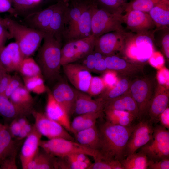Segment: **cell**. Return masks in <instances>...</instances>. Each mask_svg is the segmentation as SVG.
<instances>
[{"instance_id":"cell-13","label":"cell","mask_w":169,"mask_h":169,"mask_svg":"<svg viewBox=\"0 0 169 169\" xmlns=\"http://www.w3.org/2000/svg\"><path fill=\"white\" fill-rule=\"evenodd\" d=\"M150 120H143L134 125L127 142L125 157L132 154L145 145L152 138L154 127Z\"/></svg>"},{"instance_id":"cell-2","label":"cell","mask_w":169,"mask_h":169,"mask_svg":"<svg viewBox=\"0 0 169 169\" xmlns=\"http://www.w3.org/2000/svg\"><path fill=\"white\" fill-rule=\"evenodd\" d=\"M43 39L36 61L40 68L43 78L51 84L59 79L63 40L49 33H45Z\"/></svg>"},{"instance_id":"cell-32","label":"cell","mask_w":169,"mask_h":169,"mask_svg":"<svg viewBox=\"0 0 169 169\" xmlns=\"http://www.w3.org/2000/svg\"><path fill=\"white\" fill-rule=\"evenodd\" d=\"M29 114L22 110L4 95L0 94V115L12 120Z\"/></svg>"},{"instance_id":"cell-31","label":"cell","mask_w":169,"mask_h":169,"mask_svg":"<svg viewBox=\"0 0 169 169\" xmlns=\"http://www.w3.org/2000/svg\"><path fill=\"white\" fill-rule=\"evenodd\" d=\"M131 80L129 78L121 77L114 86L105 89L98 98L101 99L105 103L120 97L129 91Z\"/></svg>"},{"instance_id":"cell-37","label":"cell","mask_w":169,"mask_h":169,"mask_svg":"<svg viewBox=\"0 0 169 169\" xmlns=\"http://www.w3.org/2000/svg\"><path fill=\"white\" fill-rule=\"evenodd\" d=\"M129 0H96L98 7L113 14H122Z\"/></svg>"},{"instance_id":"cell-50","label":"cell","mask_w":169,"mask_h":169,"mask_svg":"<svg viewBox=\"0 0 169 169\" xmlns=\"http://www.w3.org/2000/svg\"><path fill=\"white\" fill-rule=\"evenodd\" d=\"M8 127L12 137L16 139L20 134L22 129V126L17 118L12 120Z\"/></svg>"},{"instance_id":"cell-26","label":"cell","mask_w":169,"mask_h":169,"mask_svg":"<svg viewBox=\"0 0 169 169\" xmlns=\"http://www.w3.org/2000/svg\"><path fill=\"white\" fill-rule=\"evenodd\" d=\"M69 0L58 1L49 23L48 33L62 40L64 16L65 10L69 4Z\"/></svg>"},{"instance_id":"cell-48","label":"cell","mask_w":169,"mask_h":169,"mask_svg":"<svg viewBox=\"0 0 169 169\" xmlns=\"http://www.w3.org/2000/svg\"><path fill=\"white\" fill-rule=\"evenodd\" d=\"M157 83L167 89L169 88V71L165 67L159 69L157 73Z\"/></svg>"},{"instance_id":"cell-44","label":"cell","mask_w":169,"mask_h":169,"mask_svg":"<svg viewBox=\"0 0 169 169\" xmlns=\"http://www.w3.org/2000/svg\"><path fill=\"white\" fill-rule=\"evenodd\" d=\"M98 59H99L94 50L86 56L76 62L80 64L91 72H93L95 62Z\"/></svg>"},{"instance_id":"cell-17","label":"cell","mask_w":169,"mask_h":169,"mask_svg":"<svg viewBox=\"0 0 169 169\" xmlns=\"http://www.w3.org/2000/svg\"><path fill=\"white\" fill-rule=\"evenodd\" d=\"M55 100L66 110L69 116L73 114L76 96V89L64 81H58L51 91Z\"/></svg>"},{"instance_id":"cell-1","label":"cell","mask_w":169,"mask_h":169,"mask_svg":"<svg viewBox=\"0 0 169 169\" xmlns=\"http://www.w3.org/2000/svg\"><path fill=\"white\" fill-rule=\"evenodd\" d=\"M134 125L124 126L107 121L100 125L98 151L101 158L119 161L125 158L126 145Z\"/></svg>"},{"instance_id":"cell-55","label":"cell","mask_w":169,"mask_h":169,"mask_svg":"<svg viewBox=\"0 0 169 169\" xmlns=\"http://www.w3.org/2000/svg\"><path fill=\"white\" fill-rule=\"evenodd\" d=\"M107 70V69L104 59V57L96 60L94 68V72L104 73Z\"/></svg>"},{"instance_id":"cell-19","label":"cell","mask_w":169,"mask_h":169,"mask_svg":"<svg viewBox=\"0 0 169 169\" xmlns=\"http://www.w3.org/2000/svg\"><path fill=\"white\" fill-rule=\"evenodd\" d=\"M42 136L34 125L32 131L25 138L21 149L20 159L23 169H27L29 163L38 151Z\"/></svg>"},{"instance_id":"cell-56","label":"cell","mask_w":169,"mask_h":169,"mask_svg":"<svg viewBox=\"0 0 169 169\" xmlns=\"http://www.w3.org/2000/svg\"><path fill=\"white\" fill-rule=\"evenodd\" d=\"M161 44L164 54L167 59H169V34L167 32L164 34L161 39Z\"/></svg>"},{"instance_id":"cell-30","label":"cell","mask_w":169,"mask_h":169,"mask_svg":"<svg viewBox=\"0 0 169 169\" xmlns=\"http://www.w3.org/2000/svg\"><path fill=\"white\" fill-rule=\"evenodd\" d=\"M103 113L92 112L77 115L70 122V132L74 134L79 131L95 125L97 120L102 117Z\"/></svg>"},{"instance_id":"cell-52","label":"cell","mask_w":169,"mask_h":169,"mask_svg":"<svg viewBox=\"0 0 169 169\" xmlns=\"http://www.w3.org/2000/svg\"><path fill=\"white\" fill-rule=\"evenodd\" d=\"M5 12L14 16L15 11L12 0H0V13Z\"/></svg>"},{"instance_id":"cell-22","label":"cell","mask_w":169,"mask_h":169,"mask_svg":"<svg viewBox=\"0 0 169 169\" xmlns=\"http://www.w3.org/2000/svg\"><path fill=\"white\" fill-rule=\"evenodd\" d=\"M45 108L46 115L49 118L62 125L70 132L69 116L64 108L53 97L51 91L48 88Z\"/></svg>"},{"instance_id":"cell-25","label":"cell","mask_w":169,"mask_h":169,"mask_svg":"<svg viewBox=\"0 0 169 169\" xmlns=\"http://www.w3.org/2000/svg\"><path fill=\"white\" fill-rule=\"evenodd\" d=\"M106 109L128 112L132 114L136 119L138 118V107L129 90L120 97L106 102L104 110Z\"/></svg>"},{"instance_id":"cell-14","label":"cell","mask_w":169,"mask_h":169,"mask_svg":"<svg viewBox=\"0 0 169 169\" xmlns=\"http://www.w3.org/2000/svg\"><path fill=\"white\" fill-rule=\"evenodd\" d=\"M104 59L107 69L114 71L122 77H136L142 72L143 64L132 61L116 54L105 56Z\"/></svg>"},{"instance_id":"cell-43","label":"cell","mask_w":169,"mask_h":169,"mask_svg":"<svg viewBox=\"0 0 169 169\" xmlns=\"http://www.w3.org/2000/svg\"><path fill=\"white\" fill-rule=\"evenodd\" d=\"M105 89V86L101 77L92 76L87 94L91 96H98Z\"/></svg>"},{"instance_id":"cell-5","label":"cell","mask_w":169,"mask_h":169,"mask_svg":"<svg viewBox=\"0 0 169 169\" xmlns=\"http://www.w3.org/2000/svg\"><path fill=\"white\" fill-rule=\"evenodd\" d=\"M157 84L156 78L146 76L131 80L129 91L138 107V119H142L147 113Z\"/></svg>"},{"instance_id":"cell-54","label":"cell","mask_w":169,"mask_h":169,"mask_svg":"<svg viewBox=\"0 0 169 169\" xmlns=\"http://www.w3.org/2000/svg\"><path fill=\"white\" fill-rule=\"evenodd\" d=\"M11 75L5 72L3 75L0 81V94L3 95L9 83Z\"/></svg>"},{"instance_id":"cell-23","label":"cell","mask_w":169,"mask_h":169,"mask_svg":"<svg viewBox=\"0 0 169 169\" xmlns=\"http://www.w3.org/2000/svg\"><path fill=\"white\" fill-rule=\"evenodd\" d=\"M169 89L157 83L147 112L153 123L158 121L159 115L169 106Z\"/></svg>"},{"instance_id":"cell-40","label":"cell","mask_w":169,"mask_h":169,"mask_svg":"<svg viewBox=\"0 0 169 169\" xmlns=\"http://www.w3.org/2000/svg\"><path fill=\"white\" fill-rule=\"evenodd\" d=\"M163 0H132L128 2L125 11L137 10L148 13L154 6Z\"/></svg>"},{"instance_id":"cell-7","label":"cell","mask_w":169,"mask_h":169,"mask_svg":"<svg viewBox=\"0 0 169 169\" xmlns=\"http://www.w3.org/2000/svg\"><path fill=\"white\" fill-rule=\"evenodd\" d=\"M122 15L111 13L100 8L94 2L91 18L92 35L96 38L110 32L125 31L122 25Z\"/></svg>"},{"instance_id":"cell-29","label":"cell","mask_w":169,"mask_h":169,"mask_svg":"<svg viewBox=\"0 0 169 169\" xmlns=\"http://www.w3.org/2000/svg\"><path fill=\"white\" fill-rule=\"evenodd\" d=\"M16 106L29 115L33 110L34 100L24 85L14 92L9 98Z\"/></svg>"},{"instance_id":"cell-34","label":"cell","mask_w":169,"mask_h":169,"mask_svg":"<svg viewBox=\"0 0 169 169\" xmlns=\"http://www.w3.org/2000/svg\"><path fill=\"white\" fill-rule=\"evenodd\" d=\"M104 111L107 121L114 124L124 126H129L133 125L136 119L131 113L121 110L106 109Z\"/></svg>"},{"instance_id":"cell-11","label":"cell","mask_w":169,"mask_h":169,"mask_svg":"<svg viewBox=\"0 0 169 169\" xmlns=\"http://www.w3.org/2000/svg\"><path fill=\"white\" fill-rule=\"evenodd\" d=\"M122 15L123 23L131 32L137 34L154 33L156 27L148 13L137 10L125 12Z\"/></svg>"},{"instance_id":"cell-27","label":"cell","mask_w":169,"mask_h":169,"mask_svg":"<svg viewBox=\"0 0 169 169\" xmlns=\"http://www.w3.org/2000/svg\"><path fill=\"white\" fill-rule=\"evenodd\" d=\"M158 29L168 28L169 25V0H163L148 13Z\"/></svg>"},{"instance_id":"cell-57","label":"cell","mask_w":169,"mask_h":169,"mask_svg":"<svg viewBox=\"0 0 169 169\" xmlns=\"http://www.w3.org/2000/svg\"><path fill=\"white\" fill-rule=\"evenodd\" d=\"M5 72H5L4 70L0 69V81L4 73Z\"/></svg>"},{"instance_id":"cell-33","label":"cell","mask_w":169,"mask_h":169,"mask_svg":"<svg viewBox=\"0 0 169 169\" xmlns=\"http://www.w3.org/2000/svg\"><path fill=\"white\" fill-rule=\"evenodd\" d=\"M56 157L44 150L39 149L38 151L28 164L27 169H55Z\"/></svg>"},{"instance_id":"cell-4","label":"cell","mask_w":169,"mask_h":169,"mask_svg":"<svg viewBox=\"0 0 169 169\" xmlns=\"http://www.w3.org/2000/svg\"><path fill=\"white\" fill-rule=\"evenodd\" d=\"M153 34L126 32L123 54L136 63L143 64L148 61L154 52Z\"/></svg>"},{"instance_id":"cell-47","label":"cell","mask_w":169,"mask_h":169,"mask_svg":"<svg viewBox=\"0 0 169 169\" xmlns=\"http://www.w3.org/2000/svg\"><path fill=\"white\" fill-rule=\"evenodd\" d=\"M23 85H24L19 77L16 75L12 76L8 86L3 95L9 98L14 91Z\"/></svg>"},{"instance_id":"cell-53","label":"cell","mask_w":169,"mask_h":169,"mask_svg":"<svg viewBox=\"0 0 169 169\" xmlns=\"http://www.w3.org/2000/svg\"><path fill=\"white\" fill-rule=\"evenodd\" d=\"M161 125L167 129H169V107L168 106L161 113L158 117V121Z\"/></svg>"},{"instance_id":"cell-38","label":"cell","mask_w":169,"mask_h":169,"mask_svg":"<svg viewBox=\"0 0 169 169\" xmlns=\"http://www.w3.org/2000/svg\"><path fill=\"white\" fill-rule=\"evenodd\" d=\"M18 71L23 77H29L38 75L43 77L39 65L36 61L31 57L24 58L19 67Z\"/></svg>"},{"instance_id":"cell-16","label":"cell","mask_w":169,"mask_h":169,"mask_svg":"<svg viewBox=\"0 0 169 169\" xmlns=\"http://www.w3.org/2000/svg\"><path fill=\"white\" fill-rule=\"evenodd\" d=\"M24 58L18 44L12 42L0 49V65L8 73L18 71Z\"/></svg>"},{"instance_id":"cell-9","label":"cell","mask_w":169,"mask_h":169,"mask_svg":"<svg viewBox=\"0 0 169 169\" xmlns=\"http://www.w3.org/2000/svg\"><path fill=\"white\" fill-rule=\"evenodd\" d=\"M95 39L92 35L66 41L61 49V66L77 62L92 52L94 50Z\"/></svg>"},{"instance_id":"cell-58","label":"cell","mask_w":169,"mask_h":169,"mask_svg":"<svg viewBox=\"0 0 169 169\" xmlns=\"http://www.w3.org/2000/svg\"><path fill=\"white\" fill-rule=\"evenodd\" d=\"M4 125H3L1 123H0V131L2 130V129L3 128Z\"/></svg>"},{"instance_id":"cell-24","label":"cell","mask_w":169,"mask_h":169,"mask_svg":"<svg viewBox=\"0 0 169 169\" xmlns=\"http://www.w3.org/2000/svg\"><path fill=\"white\" fill-rule=\"evenodd\" d=\"M84 2L73 1L66 8L64 16L63 39L66 41L75 28L82 11Z\"/></svg>"},{"instance_id":"cell-28","label":"cell","mask_w":169,"mask_h":169,"mask_svg":"<svg viewBox=\"0 0 169 169\" xmlns=\"http://www.w3.org/2000/svg\"><path fill=\"white\" fill-rule=\"evenodd\" d=\"M76 142L90 149L98 151L99 143L98 128L95 125L74 134Z\"/></svg>"},{"instance_id":"cell-36","label":"cell","mask_w":169,"mask_h":169,"mask_svg":"<svg viewBox=\"0 0 169 169\" xmlns=\"http://www.w3.org/2000/svg\"><path fill=\"white\" fill-rule=\"evenodd\" d=\"M14 16L24 18L37 11L36 8L42 0H12Z\"/></svg>"},{"instance_id":"cell-20","label":"cell","mask_w":169,"mask_h":169,"mask_svg":"<svg viewBox=\"0 0 169 169\" xmlns=\"http://www.w3.org/2000/svg\"><path fill=\"white\" fill-rule=\"evenodd\" d=\"M57 6V3L28 15L24 18V25L45 33H48L50 20Z\"/></svg>"},{"instance_id":"cell-10","label":"cell","mask_w":169,"mask_h":169,"mask_svg":"<svg viewBox=\"0 0 169 169\" xmlns=\"http://www.w3.org/2000/svg\"><path fill=\"white\" fill-rule=\"evenodd\" d=\"M31 114L34 119V126L42 136L48 139L62 138L74 141V139L62 125L49 118L45 113L33 110Z\"/></svg>"},{"instance_id":"cell-42","label":"cell","mask_w":169,"mask_h":169,"mask_svg":"<svg viewBox=\"0 0 169 169\" xmlns=\"http://www.w3.org/2000/svg\"><path fill=\"white\" fill-rule=\"evenodd\" d=\"M19 146L6 145L0 141V164L7 160L16 158Z\"/></svg>"},{"instance_id":"cell-59","label":"cell","mask_w":169,"mask_h":169,"mask_svg":"<svg viewBox=\"0 0 169 169\" xmlns=\"http://www.w3.org/2000/svg\"><path fill=\"white\" fill-rule=\"evenodd\" d=\"M0 69L3 70V69H2V68L1 67V65H0Z\"/></svg>"},{"instance_id":"cell-35","label":"cell","mask_w":169,"mask_h":169,"mask_svg":"<svg viewBox=\"0 0 169 169\" xmlns=\"http://www.w3.org/2000/svg\"><path fill=\"white\" fill-rule=\"evenodd\" d=\"M126 157L120 161L124 169H148L150 159L143 152H135Z\"/></svg>"},{"instance_id":"cell-45","label":"cell","mask_w":169,"mask_h":169,"mask_svg":"<svg viewBox=\"0 0 169 169\" xmlns=\"http://www.w3.org/2000/svg\"><path fill=\"white\" fill-rule=\"evenodd\" d=\"M13 38L6 23L5 18L0 17V49L5 46L8 40Z\"/></svg>"},{"instance_id":"cell-60","label":"cell","mask_w":169,"mask_h":169,"mask_svg":"<svg viewBox=\"0 0 169 169\" xmlns=\"http://www.w3.org/2000/svg\"><path fill=\"white\" fill-rule=\"evenodd\" d=\"M70 0H71V1H76V0H69V1H70Z\"/></svg>"},{"instance_id":"cell-3","label":"cell","mask_w":169,"mask_h":169,"mask_svg":"<svg viewBox=\"0 0 169 169\" xmlns=\"http://www.w3.org/2000/svg\"><path fill=\"white\" fill-rule=\"evenodd\" d=\"M8 29L24 58L31 57L38 49L45 33L5 18Z\"/></svg>"},{"instance_id":"cell-6","label":"cell","mask_w":169,"mask_h":169,"mask_svg":"<svg viewBox=\"0 0 169 169\" xmlns=\"http://www.w3.org/2000/svg\"><path fill=\"white\" fill-rule=\"evenodd\" d=\"M40 147L50 155L62 157L76 153H82L92 157L95 160L101 157L97 151L86 147L78 142L62 138L41 140Z\"/></svg>"},{"instance_id":"cell-39","label":"cell","mask_w":169,"mask_h":169,"mask_svg":"<svg viewBox=\"0 0 169 169\" xmlns=\"http://www.w3.org/2000/svg\"><path fill=\"white\" fill-rule=\"evenodd\" d=\"M23 80L25 87L30 92L40 95L47 91L48 88L45 85L42 76L23 77Z\"/></svg>"},{"instance_id":"cell-8","label":"cell","mask_w":169,"mask_h":169,"mask_svg":"<svg viewBox=\"0 0 169 169\" xmlns=\"http://www.w3.org/2000/svg\"><path fill=\"white\" fill-rule=\"evenodd\" d=\"M149 159L156 161L169 159V131L161 125L154 127L151 139L141 148Z\"/></svg>"},{"instance_id":"cell-15","label":"cell","mask_w":169,"mask_h":169,"mask_svg":"<svg viewBox=\"0 0 169 169\" xmlns=\"http://www.w3.org/2000/svg\"><path fill=\"white\" fill-rule=\"evenodd\" d=\"M62 66L65 75L75 89L88 94L92 77L91 72L77 62L68 64Z\"/></svg>"},{"instance_id":"cell-12","label":"cell","mask_w":169,"mask_h":169,"mask_svg":"<svg viewBox=\"0 0 169 169\" xmlns=\"http://www.w3.org/2000/svg\"><path fill=\"white\" fill-rule=\"evenodd\" d=\"M126 31H115L95 38L94 50L104 56L123 53Z\"/></svg>"},{"instance_id":"cell-21","label":"cell","mask_w":169,"mask_h":169,"mask_svg":"<svg viewBox=\"0 0 169 169\" xmlns=\"http://www.w3.org/2000/svg\"><path fill=\"white\" fill-rule=\"evenodd\" d=\"M93 2H84L81 16L72 33L65 41L85 38L92 35L91 18Z\"/></svg>"},{"instance_id":"cell-46","label":"cell","mask_w":169,"mask_h":169,"mask_svg":"<svg viewBox=\"0 0 169 169\" xmlns=\"http://www.w3.org/2000/svg\"><path fill=\"white\" fill-rule=\"evenodd\" d=\"M103 73L101 78L105 84V89L113 87L119 80L117 74L114 71L107 69Z\"/></svg>"},{"instance_id":"cell-49","label":"cell","mask_w":169,"mask_h":169,"mask_svg":"<svg viewBox=\"0 0 169 169\" xmlns=\"http://www.w3.org/2000/svg\"><path fill=\"white\" fill-rule=\"evenodd\" d=\"M148 61L152 66L158 69L163 67L165 62L164 57L158 52H154Z\"/></svg>"},{"instance_id":"cell-51","label":"cell","mask_w":169,"mask_h":169,"mask_svg":"<svg viewBox=\"0 0 169 169\" xmlns=\"http://www.w3.org/2000/svg\"><path fill=\"white\" fill-rule=\"evenodd\" d=\"M148 169H169V159L156 161H153L150 160Z\"/></svg>"},{"instance_id":"cell-18","label":"cell","mask_w":169,"mask_h":169,"mask_svg":"<svg viewBox=\"0 0 169 169\" xmlns=\"http://www.w3.org/2000/svg\"><path fill=\"white\" fill-rule=\"evenodd\" d=\"M76 96L73 114L77 115L87 113L104 111L105 103L101 99L97 98L94 99L86 93L76 89Z\"/></svg>"},{"instance_id":"cell-41","label":"cell","mask_w":169,"mask_h":169,"mask_svg":"<svg viewBox=\"0 0 169 169\" xmlns=\"http://www.w3.org/2000/svg\"><path fill=\"white\" fill-rule=\"evenodd\" d=\"M95 160L88 169H124L120 161L99 158Z\"/></svg>"}]
</instances>
